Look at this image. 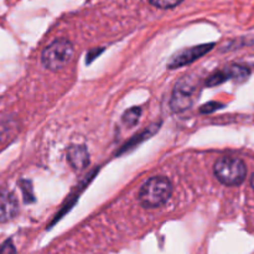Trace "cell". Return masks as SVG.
Returning a JSON list of instances; mask_svg holds the SVG:
<instances>
[{"label":"cell","instance_id":"cell-1","mask_svg":"<svg viewBox=\"0 0 254 254\" xmlns=\"http://www.w3.org/2000/svg\"><path fill=\"white\" fill-rule=\"evenodd\" d=\"M173 192L169 179L155 176L146 181L139 192V201L146 208H156L165 205Z\"/></svg>","mask_w":254,"mask_h":254},{"label":"cell","instance_id":"cell-2","mask_svg":"<svg viewBox=\"0 0 254 254\" xmlns=\"http://www.w3.org/2000/svg\"><path fill=\"white\" fill-rule=\"evenodd\" d=\"M73 57V46L66 39L55 40L44 50L42 64L51 71H59L66 67Z\"/></svg>","mask_w":254,"mask_h":254},{"label":"cell","instance_id":"cell-3","mask_svg":"<svg viewBox=\"0 0 254 254\" xmlns=\"http://www.w3.org/2000/svg\"><path fill=\"white\" fill-rule=\"evenodd\" d=\"M215 175L223 185L236 186L245 181L247 168L241 159L225 156L216 161Z\"/></svg>","mask_w":254,"mask_h":254},{"label":"cell","instance_id":"cell-4","mask_svg":"<svg viewBox=\"0 0 254 254\" xmlns=\"http://www.w3.org/2000/svg\"><path fill=\"white\" fill-rule=\"evenodd\" d=\"M193 86L186 79H183L176 84L174 89L173 97H171V108L175 112H183L190 108L192 104Z\"/></svg>","mask_w":254,"mask_h":254},{"label":"cell","instance_id":"cell-5","mask_svg":"<svg viewBox=\"0 0 254 254\" xmlns=\"http://www.w3.org/2000/svg\"><path fill=\"white\" fill-rule=\"evenodd\" d=\"M212 45H201V46L191 47V49H186L184 51L179 52L178 55L173 57V60L169 64L170 68H175V67H181L185 66V64H191L195 60H197L198 57H201L202 55H205L206 52L210 51Z\"/></svg>","mask_w":254,"mask_h":254},{"label":"cell","instance_id":"cell-6","mask_svg":"<svg viewBox=\"0 0 254 254\" xmlns=\"http://www.w3.org/2000/svg\"><path fill=\"white\" fill-rule=\"evenodd\" d=\"M19 205L11 192L0 190V222H7L17 215Z\"/></svg>","mask_w":254,"mask_h":254},{"label":"cell","instance_id":"cell-7","mask_svg":"<svg viewBox=\"0 0 254 254\" xmlns=\"http://www.w3.org/2000/svg\"><path fill=\"white\" fill-rule=\"evenodd\" d=\"M67 159H68V163L71 164L72 168H74L76 170H82L89 164L88 151L82 145L71 146L67 151Z\"/></svg>","mask_w":254,"mask_h":254},{"label":"cell","instance_id":"cell-8","mask_svg":"<svg viewBox=\"0 0 254 254\" xmlns=\"http://www.w3.org/2000/svg\"><path fill=\"white\" fill-rule=\"evenodd\" d=\"M141 111L140 108H131L127 111L123 116V122L128 127H133L138 123L139 118H140Z\"/></svg>","mask_w":254,"mask_h":254},{"label":"cell","instance_id":"cell-9","mask_svg":"<svg viewBox=\"0 0 254 254\" xmlns=\"http://www.w3.org/2000/svg\"><path fill=\"white\" fill-rule=\"evenodd\" d=\"M151 5L160 9H171V7L178 6L179 4L184 1V0H148Z\"/></svg>","mask_w":254,"mask_h":254},{"label":"cell","instance_id":"cell-10","mask_svg":"<svg viewBox=\"0 0 254 254\" xmlns=\"http://www.w3.org/2000/svg\"><path fill=\"white\" fill-rule=\"evenodd\" d=\"M0 254H15V247L10 241L0 245Z\"/></svg>","mask_w":254,"mask_h":254},{"label":"cell","instance_id":"cell-11","mask_svg":"<svg viewBox=\"0 0 254 254\" xmlns=\"http://www.w3.org/2000/svg\"><path fill=\"white\" fill-rule=\"evenodd\" d=\"M251 185H252L253 190H254V174L252 175V179H251Z\"/></svg>","mask_w":254,"mask_h":254}]
</instances>
